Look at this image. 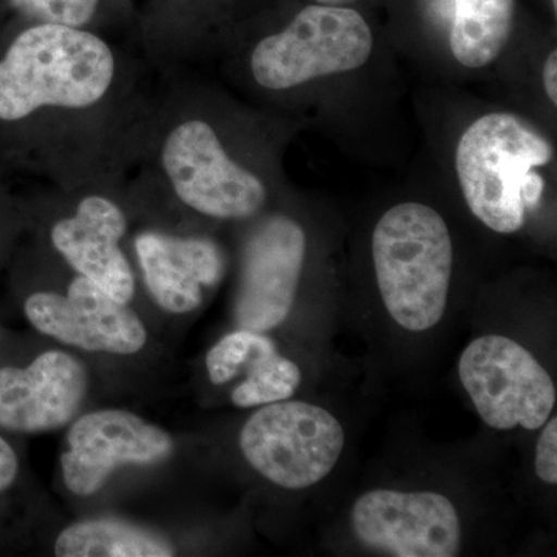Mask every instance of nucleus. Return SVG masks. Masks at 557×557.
Returning a JSON list of instances; mask_svg holds the SVG:
<instances>
[{"label": "nucleus", "instance_id": "obj_11", "mask_svg": "<svg viewBox=\"0 0 557 557\" xmlns=\"http://www.w3.org/2000/svg\"><path fill=\"white\" fill-rule=\"evenodd\" d=\"M306 252V233L295 220L276 215L255 231L245 247L234 307L240 329L267 333L288 318Z\"/></svg>", "mask_w": 557, "mask_h": 557}, {"label": "nucleus", "instance_id": "obj_5", "mask_svg": "<svg viewBox=\"0 0 557 557\" xmlns=\"http://www.w3.org/2000/svg\"><path fill=\"white\" fill-rule=\"evenodd\" d=\"M338 420L304 401L263 406L242 428L239 445L249 465L285 490H304L327 478L343 454Z\"/></svg>", "mask_w": 557, "mask_h": 557}, {"label": "nucleus", "instance_id": "obj_15", "mask_svg": "<svg viewBox=\"0 0 557 557\" xmlns=\"http://www.w3.org/2000/svg\"><path fill=\"white\" fill-rule=\"evenodd\" d=\"M432 21L448 24L449 49L463 67L485 69L507 49L518 0H410Z\"/></svg>", "mask_w": 557, "mask_h": 557}, {"label": "nucleus", "instance_id": "obj_2", "mask_svg": "<svg viewBox=\"0 0 557 557\" xmlns=\"http://www.w3.org/2000/svg\"><path fill=\"white\" fill-rule=\"evenodd\" d=\"M113 78L115 57L104 39L38 22L0 61V120H24L44 108H90L108 95Z\"/></svg>", "mask_w": 557, "mask_h": 557}, {"label": "nucleus", "instance_id": "obj_20", "mask_svg": "<svg viewBox=\"0 0 557 557\" xmlns=\"http://www.w3.org/2000/svg\"><path fill=\"white\" fill-rule=\"evenodd\" d=\"M536 474L548 485L557 483V418L542 431L536 448Z\"/></svg>", "mask_w": 557, "mask_h": 557}, {"label": "nucleus", "instance_id": "obj_3", "mask_svg": "<svg viewBox=\"0 0 557 557\" xmlns=\"http://www.w3.org/2000/svg\"><path fill=\"white\" fill-rule=\"evenodd\" d=\"M373 267L392 319L409 332L437 325L448 306L454 249L434 208L406 201L388 209L372 237Z\"/></svg>", "mask_w": 557, "mask_h": 557}, {"label": "nucleus", "instance_id": "obj_23", "mask_svg": "<svg viewBox=\"0 0 557 557\" xmlns=\"http://www.w3.org/2000/svg\"><path fill=\"white\" fill-rule=\"evenodd\" d=\"M307 2L322 3V5L359 7L366 0H307Z\"/></svg>", "mask_w": 557, "mask_h": 557}, {"label": "nucleus", "instance_id": "obj_18", "mask_svg": "<svg viewBox=\"0 0 557 557\" xmlns=\"http://www.w3.org/2000/svg\"><path fill=\"white\" fill-rule=\"evenodd\" d=\"M276 350L273 341L263 333L240 329L220 339L209 350L207 370L212 383L225 384L233 380L252 359L267 351Z\"/></svg>", "mask_w": 557, "mask_h": 557}, {"label": "nucleus", "instance_id": "obj_9", "mask_svg": "<svg viewBox=\"0 0 557 557\" xmlns=\"http://www.w3.org/2000/svg\"><path fill=\"white\" fill-rule=\"evenodd\" d=\"M69 449L61 456L65 486L81 497L100 491L121 467H148L174 453V440L163 429L127 410L86 413L72 424Z\"/></svg>", "mask_w": 557, "mask_h": 557}, {"label": "nucleus", "instance_id": "obj_17", "mask_svg": "<svg viewBox=\"0 0 557 557\" xmlns=\"http://www.w3.org/2000/svg\"><path fill=\"white\" fill-rule=\"evenodd\" d=\"M300 380V370L292 359L281 357L277 350L267 351L249 362L247 380L234 388L231 399L237 408L285 401L293 397Z\"/></svg>", "mask_w": 557, "mask_h": 557}, {"label": "nucleus", "instance_id": "obj_1", "mask_svg": "<svg viewBox=\"0 0 557 557\" xmlns=\"http://www.w3.org/2000/svg\"><path fill=\"white\" fill-rule=\"evenodd\" d=\"M553 159L547 137L512 113L472 121L456 149L458 185L469 211L498 234L518 233L541 203L545 182L539 170Z\"/></svg>", "mask_w": 557, "mask_h": 557}, {"label": "nucleus", "instance_id": "obj_14", "mask_svg": "<svg viewBox=\"0 0 557 557\" xmlns=\"http://www.w3.org/2000/svg\"><path fill=\"white\" fill-rule=\"evenodd\" d=\"M135 249L149 293L161 309L185 314L199 309L203 289L214 287L225 273L218 245L201 237H172L143 233Z\"/></svg>", "mask_w": 557, "mask_h": 557}, {"label": "nucleus", "instance_id": "obj_13", "mask_svg": "<svg viewBox=\"0 0 557 557\" xmlns=\"http://www.w3.org/2000/svg\"><path fill=\"white\" fill-rule=\"evenodd\" d=\"M127 220L115 201L89 196L75 215L51 228V244L79 276L89 278L121 302L134 298L135 277L120 248Z\"/></svg>", "mask_w": 557, "mask_h": 557}, {"label": "nucleus", "instance_id": "obj_22", "mask_svg": "<svg viewBox=\"0 0 557 557\" xmlns=\"http://www.w3.org/2000/svg\"><path fill=\"white\" fill-rule=\"evenodd\" d=\"M542 86L545 95L553 106H557V50L553 49L545 58L544 67H542Z\"/></svg>", "mask_w": 557, "mask_h": 557}, {"label": "nucleus", "instance_id": "obj_12", "mask_svg": "<svg viewBox=\"0 0 557 557\" xmlns=\"http://www.w3.org/2000/svg\"><path fill=\"white\" fill-rule=\"evenodd\" d=\"M89 388L83 362L65 351L39 355L27 368L0 369V429L16 434L54 431L76 417Z\"/></svg>", "mask_w": 557, "mask_h": 557}, {"label": "nucleus", "instance_id": "obj_7", "mask_svg": "<svg viewBox=\"0 0 557 557\" xmlns=\"http://www.w3.org/2000/svg\"><path fill=\"white\" fill-rule=\"evenodd\" d=\"M161 161L178 199L208 218L249 219L265 205L262 180L231 160L207 121L175 126L164 141Z\"/></svg>", "mask_w": 557, "mask_h": 557}, {"label": "nucleus", "instance_id": "obj_6", "mask_svg": "<svg viewBox=\"0 0 557 557\" xmlns=\"http://www.w3.org/2000/svg\"><path fill=\"white\" fill-rule=\"evenodd\" d=\"M461 384L487 426L536 431L547 423L556 387L525 347L505 336L472 341L458 362Z\"/></svg>", "mask_w": 557, "mask_h": 557}, {"label": "nucleus", "instance_id": "obj_21", "mask_svg": "<svg viewBox=\"0 0 557 557\" xmlns=\"http://www.w3.org/2000/svg\"><path fill=\"white\" fill-rule=\"evenodd\" d=\"M20 475V457L13 446L0 435V494L9 491Z\"/></svg>", "mask_w": 557, "mask_h": 557}, {"label": "nucleus", "instance_id": "obj_19", "mask_svg": "<svg viewBox=\"0 0 557 557\" xmlns=\"http://www.w3.org/2000/svg\"><path fill=\"white\" fill-rule=\"evenodd\" d=\"M11 5L30 20L84 28L94 20L100 0H11Z\"/></svg>", "mask_w": 557, "mask_h": 557}, {"label": "nucleus", "instance_id": "obj_10", "mask_svg": "<svg viewBox=\"0 0 557 557\" xmlns=\"http://www.w3.org/2000/svg\"><path fill=\"white\" fill-rule=\"evenodd\" d=\"M28 322L50 338L87 351L134 355L146 346L145 324L126 302L78 276L67 296L39 292L24 304Z\"/></svg>", "mask_w": 557, "mask_h": 557}, {"label": "nucleus", "instance_id": "obj_4", "mask_svg": "<svg viewBox=\"0 0 557 557\" xmlns=\"http://www.w3.org/2000/svg\"><path fill=\"white\" fill-rule=\"evenodd\" d=\"M375 47L372 25L359 7L306 2L281 32L260 40L251 73L263 89L287 90L368 64Z\"/></svg>", "mask_w": 557, "mask_h": 557}, {"label": "nucleus", "instance_id": "obj_16", "mask_svg": "<svg viewBox=\"0 0 557 557\" xmlns=\"http://www.w3.org/2000/svg\"><path fill=\"white\" fill-rule=\"evenodd\" d=\"M58 557H171L166 537L120 519H89L61 531L54 542Z\"/></svg>", "mask_w": 557, "mask_h": 557}, {"label": "nucleus", "instance_id": "obj_8", "mask_svg": "<svg viewBox=\"0 0 557 557\" xmlns=\"http://www.w3.org/2000/svg\"><path fill=\"white\" fill-rule=\"evenodd\" d=\"M351 527L362 545L395 557H454L461 544L456 507L438 493L375 490L355 502Z\"/></svg>", "mask_w": 557, "mask_h": 557}]
</instances>
